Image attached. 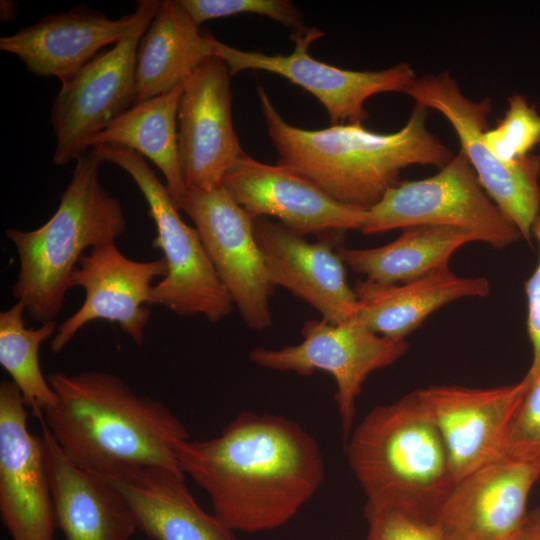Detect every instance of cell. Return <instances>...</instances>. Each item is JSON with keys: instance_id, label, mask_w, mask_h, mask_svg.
Masks as SVG:
<instances>
[{"instance_id": "obj_7", "label": "cell", "mask_w": 540, "mask_h": 540, "mask_svg": "<svg viewBox=\"0 0 540 540\" xmlns=\"http://www.w3.org/2000/svg\"><path fill=\"white\" fill-rule=\"evenodd\" d=\"M418 225L465 229L495 249L523 239L516 225L487 195L460 151L435 175L400 181L388 190L365 211L360 231L376 234Z\"/></svg>"}, {"instance_id": "obj_21", "label": "cell", "mask_w": 540, "mask_h": 540, "mask_svg": "<svg viewBox=\"0 0 540 540\" xmlns=\"http://www.w3.org/2000/svg\"><path fill=\"white\" fill-rule=\"evenodd\" d=\"M45 449L56 526L66 540H130L137 528L120 491L104 477L71 462L42 417L38 418Z\"/></svg>"}, {"instance_id": "obj_28", "label": "cell", "mask_w": 540, "mask_h": 540, "mask_svg": "<svg viewBox=\"0 0 540 540\" xmlns=\"http://www.w3.org/2000/svg\"><path fill=\"white\" fill-rule=\"evenodd\" d=\"M483 140L500 160L519 161L540 144V113L524 95L513 94L507 99L504 116L485 131Z\"/></svg>"}, {"instance_id": "obj_24", "label": "cell", "mask_w": 540, "mask_h": 540, "mask_svg": "<svg viewBox=\"0 0 540 540\" xmlns=\"http://www.w3.org/2000/svg\"><path fill=\"white\" fill-rule=\"evenodd\" d=\"M198 27L180 0L161 1L138 44L135 104L170 92L214 56V37Z\"/></svg>"}, {"instance_id": "obj_18", "label": "cell", "mask_w": 540, "mask_h": 540, "mask_svg": "<svg viewBox=\"0 0 540 540\" xmlns=\"http://www.w3.org/2000/svg\"><path fill=\"white\" fill-rule=\"evenodd\" d=\"M253 228L275 287H284L310 304L327 323L341 324L357 316L359 303L337 253L343 232L323 235L312 243L264 216L254 218Z\"/></svg>"}, {"instance_id": "obj_27", "label": "cell", "mask_w": 540, "mask_h": 540, "mask_svg": "<svg viewBox=\"0 0 540 540\" xmlns=\"http://www.w3.org/2000/svg\"><path fill=\"white\" fill-rule=\"evenodd\" d=\"M25 305L17 301L0 313V364L11 376L23 400L36 418L57 401L39 364L40 345L55 335V321L26 328Z\"/></svg>"}, {"instance_id": "obj_22", "label": "cell", "mask_w": 540, "mask_h": 540, "mask_svg": "<svg viewBox=\"0 0 540 540\" xmlns=\"http://www.w3.org/2000/svg\"><path fill=\"white\" fill-rule=\"evenodd\" d=\"M100 476L120 491L138 530L153 540H237L233 530L195 501L183 472L139 467Z\"/></svg>"}, {"instance_id": "obj_20", "label": "cell", "mask_w": 540, "mask_h": 540, "mask_svg": "<svg viewBox=\"0 0 540 540\" xmlns=\"http://www.w3.org/2000/svg\"><path fill=\"white\" fill-rule=\"evenodd\" d=\"M140 10L119 19L82 6L51 14L0 38V49L17 56L27 71L40 77L71 78L98 55L117 43L137 23Z\"/></svg>"}, {"instance_id": "obj_14", "label": "cell", "mask_w": 540, "mask_h": 540, "mask_svg": "<svg viewBox=\"0 0 540 540\" xmlns=\"http://www.w3.org/2000/svg\"><path fill=\"white\" fill-rule=\"evenodd\" d=\"M527 387L523 377L493 388L437 385L417 390L441 435L456 482L506 458L511 423Z\"/></svg>"}, {"instance_id": "obj_15", "label": "cell", "mask_w": 540, "mask_h": 540, "mask_svg": "<svg viewBox=\"0 0 540 540\" xmlns=\"http://www.w3.org/2000/svg\"><path fill=\"white\" fill-rule=\"evenodd\" d=\"M12 380L0 383V515L12 540H55L56 521L42 436Z\"/></svg>"}, {"instance_id": "obj_13", "label": "cell", "mask_w": 540, "mask_h": 540, "mask_svg": "<svg viewBox=\"0 0 540 540\" xmlns=\"http://www.w3.org/2000/svg\"><path fill=\"white\" fill-rule=\"evenodd\" d=\"M168 273L164 258L135 261L126 257L115 242L99 245L84 254L71 274L70 286L84 290L80 308L63 321L50 349L60 353L87 323L106 320L117 323L137 345L144 341L150 320L153 281Z\"/></svg>"}, {"instance_id": "obj_5", "label": "cell", "mask_w": 540, "mask_h": 540, "mask_svg": "<svg viewBox=\"0 0 540 540\" xmlns=\"http://www.w3.org/2000/svg\"><path fill=\"white\" fill-rule=\"evenodd\" d=\"M75 161L72 178L51 218L34 230L5 231L19 258L12 294L40 325L55 321L61 312L71 274L84 251L115 242L127 228L119 200L101 184L102 158L89 149Z\"/></svg>"}, {"instance_id": "obj_26", "label": "cell", "mask_w": 540, "mask_h": 540, "mask_svg": "<svg viewBox=\"0 0 540 540\" xmlns=\"http://www.w3.org/2000/svg\"><path fill=\"white\" fill-rule=\"evenodd\" d=\"M401 234L383 246L355 249L343 244L337 253L345 265L379 284H399L449 265L460 247L479 242L468 230L438 225H418L401 229Z\"/></svg>"}, {"instance_id": "obj_1", "label": "cell", "mask_w": 540, "mask_h": 540, "mask_svg": "<svg viewBox=\"0 0 540 540\" xmlns=\"http://www.w3.org/2000/svg\"><path fill=\"white\" fill-rule=\"evenodd\" d=\"M174 451L182 472L207 493L213 514L233 531L284 525L325 476L315 438L272 414L240 413L218 437L178 441Z\"/></svg>"}, {"instance_id": "obj_31", "label": "cell", "mask_w": 540, "mask_h": 540, "mask_svg": "<svg viewBox=\"0 0 540 540\" xmlns=\"http://www.w3.org/2000/svg\"><path fill=\"white\" fill-rule=\"evenodd\" d=\"M365 516L366 540H446L437 522L402 509L366 503Z\"/></svg>"}, {"instance_id": "obj_4", "label": "cell", "mask_w": 540, "mask_h": 540, "mask_svg": "<svg viewBox=\"0 0 540 540\" xmlns=\"http://www.w3.org/2000/svg\"><path fill=\"white\" fill-rule=\"evenodd\" d=\"M348 463L367 503L437 521L456 484L441 435L417 390L374 407L350 434Z\"/></svg>"}, {"instance_id": "obj_9", "label": "cell", "mask_w": 540, "mask_h": 540, "mask_svg": "<svg viewBox=\"0 0 540 540\" xmlns=\"http://www.w3.org/2000/svg\"><path fill=\"white\" fill-rule=\"evenodd\" d=\"M160 4L137 1L140 17L135 26L62 82L50 114L56 165L64 166L87 152L88 140L135 104L137 48Z\"/></svg>"}, {"instance_id": "obj_29", "label": "cell", "mask_w": 540, "mask_h": 540, "mask_svg": "<svg viewBox=\"0 0 540 540\" xmlns=\"http://www.w3.org/2000/svg\"><path fill=\"white\" fill-rule=\"evenodd\" d=\"M199 26L208 20L249 13L269 17L292 30L303 25L301 11L287 0H180Z\"/></svg>"}, {"instance_id": "obj_17", "label": "cell", "mask_w": 540, "mask_h": 540, "mask_svg": "<svg viewBox=\"0 0 540 540\" xmlns=\"http://www.w3.org/2000/svg\"><path fill=\"white\" fill-rule=\"evenodd\" d=\"M222 185L254 218L276 217L302 236L360 231L366 211L334 200L288 167L266 164L246 153L226 172Z\"/></svg>"}, {"instance_id": "obj_25", "label": "cell", "mask_w": 540, "mask_h": 540, "mask_svg": "<svg viewBox=\"0 0 540 540\" xmlns=\"http://www.w3.org/2000/svg\"><path fill=\"white\" fill-rule=\"evenodd\" d=\"M183 84L134 104L91 137L87 148L115 145L151 160L163 173L176 208L187 192L179 157L177 115Z\"/></svg>"}, {"instance_id": "obj_30", "label": "cell", "mask_w": 540, "mask_h": 540, "mask_svg": "<svg viewBox=\"0 0 540 540\" xmlns=\"http://www.w3.org/2000/svg\"><path fill=\"white\" fill-rule=\"evenodd\" d=\"M527 381L511 423L506 458L540 467V371Z\"/></svg>"}, {"instance_id": "obj_34", "label": "cell", "mask_w": 540, "mask_h": 540, "mask_svg": "<svg viewBox=\"0 0 540 540\" xmlns=\"http://www.w3.org/2000/svg\"><path fill=\"white\" fill-rule=\"evenodd\" d=\"M17 2L13 0L0 1V20L3 23H9L16 19Z\"/></svg>"}, {"instance_id": "obj_10", "label": "cell", "mask_w": 540, "mask_h": 540, "mask_svg": "<svg viewBox=\"0 0 540 540\" xmlns=\"http://www.w3.org/2000/svg\"><path fill=\"white\" fill-rule=\"evenodd\" d=\"M303 341L279 349L255 348L249 359L256 365L279 371L312 375L316 370L331 374L336 382L337 404L344 438L351 434L356 398L367 377L392 365L408 351L406 340L383 337L357 317L330 324L309 320L301 329Z\"/></svg>"}, {"instance_id": "obj_16", "label": "cell", "mask_w": 540, "mask_h": 540, "mask_svg": "<svg viewBox=\"0 0 540 540\" xmlns=\"http://www.w3.org/2000/svg\"><path fill=\"white\" fill-rule=\"evenodd\" d=\"M230 72L213 56L185 80L178 107V148L187 189L211 191L245 152L231 113Z\"/></svg>"}, {"instance_id": "obj_12", "label": "cell", "mask_w": 540, "mask_h": 540, "mask_svg": "<svg viewBox=\"0 0 540 540\" xmlns=\"http://www.w3.org/2000/svg\"><path fill=\"white\" fill-rule=\"evenodd\" d=\"M194 222L205 250L233 304L253 330L271 326L275 286L255 238L254 217L220 185L211 191L187 189L180 210Z\"/></svg>"}, {"instance_id": "obj_19", "label": "cell", "mask_w": 540, "mask_h": 540, "mask_svg": "<svg viewBox=\"0 0 540 540\" xmlns=\"http://www.w3.org/2000/svg\"><path fill=\"white\" fill-rule=\"evenodd\" d=\"M539 478V466L509 458L466 475L456 482L436 521L445 539L511 540Z\"/></svg>"}, {"instance_id": "obj_23", "label": "cell", "mask_w": 540, "mask_h": 540, "mask_svg": "<svg viewBox=\"0 0 540 540\" xmlns=\"http://www.w3.org/2000/svg\"><path fill=\"white\" fill-rule=\"evenodd\" d=\"M353 291L359 303L357 318L373 332L405 340L436 310L462 298L490 293L484 277H462L449 265L399 284L357 280Z\"/></svg>"}, {"instance_id": "obj_11", "label": "cell", "mask_w": 540, "mask_h": 540, "mask_svg": "<svg viewBox=\"0 0 540 540\" xmlns=\"http://www.w3.org/2000/svg\"><path fill=\"white\" fill-rule=\"evenodd\" d=\"M324 36L316 27L292 30L289 55L243 51L213 40L214 56L223 60L233 76L244 70H263L280 75L313 94L325 107L331 124L362 123L369 114L366 100L379 93H405L417 77L406 62L378 71H355L313 58L310 45Z\"/></svg>"}, {"instance_id": "obj_32", "label": "cell", "mask_w": 540, "mask_h": 540, "mask_svg": "<svg viewBox=\"0 0 540 540\" xmlns=\"http://www.w3.org/2000/svg\"><path fill=\"white\" fill-rule=\"evenodd\" d=\"M531 235L539 247V260L524 286L527 303V334L532 347V361L524 376L527 380H532L540 371V209L533 221Z\"/></svg>"}, {"instance_id": "obj_6", "label": "cell", "mask_w": 540, "mask_h": 540, "mask_svg": "<svg viewBox=\"0 0 540 540\" xmlns=\"http://www.w3.org/2000/svg\"><path fill=\"white\" fill-rule=\"evenodd\" d=\"M92 150L104 162L125 170L148 204V213L157 231L152 246L163 252L168 269L167 275L153 285L152 305H163L180 316L203 315L212 323L229 315L233 301L198 231L183 222L167 186L158 179L144 157L115 145Z\"/></svg>"}, {"instance_id": "obj_33", "label": "cell", "mask_w": 540, "mask_h": 540, "mask_svg": "<svg viewBox=\"0 0 540 540\" xmlns=\"http://www.w3.org/2000/svg\"><path fill=\"white\" fill-rule=\"evenodd\" d=\"M511 540H540V507L528 511L522 525Z\"/></svg>"}, {"instance_id": "obj_3", "label": "cell", "mask_w": 540, "mask_h": 540, "mask_svg": "<svg viewBox=\"0 0 540 540\" xmlns=\"http://www.w3.org/2000/svg\"><path fill=\"white\" fill-rule=\"evenodd\" d=\"M257 94L278 163L304 176L334 200L368 210L413 165L443 167L454 156L427 128L428 108L415 103L402 128L378 133L362 123L306 130L286 122L264 88Z\"/></svg>"}, {"instance_id": "obj_8", "label": "cell", "mask_w": 540, "mask_h": 540, "mask_svg": "<svg viewBox=\"0 0 540 540\" xmlns=\"http://www.w3.org/2000/svg\"><path fill=\"white\" fill-rule=\"evenodd\" d=\"M405 94L439 112L454 129L465 155L492 201L531 241V227L540 209V154L514 163L497 158L483 140L492 111L490 97L474 100L463 94L449 71L417 76Z\"/></svg>"}, {"instance_id": "obj_2", "label": "cell", "mask_w": 540, "mask_h": 540, "mask_svg": "<svg viewBox=\"0 0 540 540\" xmlns=\"http://www.w3.org/2000/svg\"><path fill=\"white\" fill-rule=\"evenodd\" d=\"M47 380L57 401L40 417L75 465L98 475L139 467L182 472L174 444L190 436L164 403L104 371H59Z\"/></svg>"}]
</instances>
